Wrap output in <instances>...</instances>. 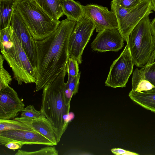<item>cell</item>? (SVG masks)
<instances>
[{
    "instance_id": "3957f363",
    "label": "cell",
    "mask_w": 155,
    "mask_h": 155,
    "mask_svg": "<svg viewBox=\"0 0 155 155\" xmlns=\"http://www.w3.org/2000/svg\"><path fill=\"white\" fill-rule=\"evenodd\" d=\"M15 8L35 40L50 36L61 22L51 17L33 0H22Z\"/></svg>"
},
{
    "instance_id": "5b68a950",
    "label": "cell",
    "mask_w": 155,
    "mask_h": 155,
    "mask_svg": "<svg viewBox=\"0 0 155 155\" xmlns=\"http://www.w3.org/2000/svg\"><path fill=\"white\" fill-rule=\"evenodd\" d=\"M12 29L13 43L10 48L1 50V53L11 68L14 77L19 85H22L23 83L35 84V69L32 65L20 40Z\"/></svg>"
},
{
    "instance_id": "8992f818",
    "label": "cell",
    "mask_w": 155,
    "mask_h": 155,
    "mask_svg": "<svg viewBox=\"0 0 155 155\" xmlns=\"http://www.w3.org/2000/svg\"><path fill=\"white\" fill-rule=\"evenodd\" d=\"M111 11L115 14L119 30L127 42L129 35L144 17L153 12L151 0H143L134 7L125 8L111 2Z\"/></svg>"
},
{
    "instance_id": "ffe728a7",
    "label": "cell",
    "mask_w": 155,
    "mask_h": 155,
    "mask_svg": "<svg viewBox=\"0 0 155 155\" xmlns=\"http://www.w3.org/2000/svg\"><path fill=\"white\" fill-rule=\"evenodd\" d=\"M11 130L34 131L25 123L15 119H0V132Z\"/></svg>"
},
{
    "instance_id": "8fae6325",
    "label": "cell",
    "mask_w": 155,
    "mask_h": 155,
    "mask_svg": "<svg viewBox=\"0 0 155 155\" xmlns=\"http://www.w3.org/2000/svg\"><path fill=\"white\" fill-rule=\"evenodd\" d=\"M25 106L17 92L9 85L0 91V119L8 120L16 117Z\"/></svg>"
},
{
    "instance_id": "9c48e42d",
    "label": "cell",
    "mask_w": 155,
    "mask_h": 155,
    "mask_svg": "<svg viewBox=\"0 0 155 155\" xmlns=\"http://www.w3.org/2000/svg\"><path fill=\"white\" fill-rule=\"evenodd\" d=\"M84 15L94 25L97 32L106 29L119 30L115 13L105 7L97 4L83 5Z\"/></svg>"
},
{
    "instance_id": "cb8c5ba5",
    "label": "cell",
    "mask_w": 155,
    "mask_h": 155,
    "mask_svg": "<svg viewBox=\"0 0 155 155\" xmlns=\"http://www.w3.org/2000/svg\"><path fill=\"white\" fill-rule=\"evenodd\" d=\"M81 72L75 77H68L67 83H65L64 90L68 91L73 96L78 92Z\"/></svg>"
},
{
    "instance_id": "4fadbf2b",
    "label": "cell",
    "mask_w": 155,
    "mask_h": 155,
    "mask_svg": "<svg viewBox=\"0 0 155 155\" xmlns=\"http://www.w3.org/2000/svg\"><path fill=\"white\" fill-rule=\"evenodd\" d=\"M24 144H38L48 146L54 144L42 135L35 131L11 130L0 132V144L3 145L11 141Z\"/></svg>"
},
{
    "instance_id": "484cf974",
    "label": "cell",
    "mask_w": 155,
    "mask_h": 155,
    "mask_svg": "<svg viewBox=\"0 0 155 155\" xmlns=\"http://www.w3.org/2000/svg\"><path fill=\"white\" fill-rule=\"evenodd\" d=\"M41 114L40 111L37 110L33 105H29L22 111L20 117L33 119L39 117Z\"/></svg>"
},
{
    "instance_id": "277c9868",
    "label": "cell",
    "mask_w": 155,
    "mask_h": 155,
    "mask_svg": "<svg viewBox=\"0 0 155 155\" xmlns=\"http://www.w3.org/2000/svg\"><path fill=\"white\" fill-rule=\"evenodd\" d=\"M149 15L144 17L130 33L127 45L134 65L141 68L155 51V36L152 34Z\"/></svg>"
},
{
    "instance_id": "ac0fdd59",
    "label": "cell",
    "mask_w": 155,
    "mask_h": 155,
    "mask_svg": "<svg viewBox=\"0 0 155 155\" xmlns=\"http://www.w3.org/2000/svg\"><path fill=\"white\" fill-rule=\"evenodd\" d=\"M16 4L13 0H0V30L10 25Z\"/></svg>"
},
{
    "instance_id": "7402d4cb",
    "label": "cell",
    "mask_w": 155,
    "mask_h": 155,
    "mask_svg": "<svg viewBox=\"0 0 155 155\" xmlns=\"http://www.w3.org/2000/svg\"><path fill=\"white\" fill-rule=\"evenodd\" d=\"M58 151L53 146H50L41 149L39 150L28 151L19 150L15 155H58Z\"/></svg>"
},
{
    "instance_id": "83f0119b",
    "label": "cell",
    "mask_w": 155,
    "mask_h": 155,
    "mask_svg": "<svg viewBox=\"0 0 155 155\" xmlns=\"http://www.w3.org/2000/svg\"><path fill=\"white\" fill-rule=\"evenodd\" d=\"M112 153L116 155H138L139 154L120 148H114L110 150Z\"/></svg>"
},
{
    "instance_id": "e0dca14e",
    "label": "cell",
    "mask_w": 155,
    "mask_h": 155,
    "mask_svg": "<svg viewBox=\"0 0 155 155\" xmlns=\"http://www.w3.org/2000/svg\"><path fill=\"white\" fill-rule=\"evenodd\" d=\"M52 18L59 20L64 15L59 0H33Z\"/></svg>"
},
{
    "instance_id": "ba28073f",
    "label": "cell",
    "mask_w": 155,
    "mask_h": 155,
    "mask_svg": "<svg viewBox=\"0 0 155 155\" xmlns=\"http://www.w3.org/2000/svg\"><path fill=\"white\" fill-rule=\"evenodd\" d=\"M134 65L127 45L119 57L111 64L105 85L113 88L126 87Z\"/></svg>"
},
{
    "instance_id": "7a4b0ae2",
    "label": "cell",
    "mask_w": 155,
    "mask_h": 155,
    "mask_svg": "<svg viewBox=\"0 0 155 155\" xmlns=\"http://www.w3.org/2000/svg\"><path fill=\"white\" fill-rule=\"evenodd\" d=\"M66 66L51 82L43 89L40 111L52 124L57 136L58 143L68 127L70 104L64 94V78Z\"/></svg>"
},
{
    "instance_id": "4316f807",
    "label": "cell",
    "mask_w": 155,
    "mask_h": 155,
    "mask_svg": "<svg viewBox=\"0 0 155 155\" xmlns=\"http://www.w3.org/2000/svg\"><path fill=\"white\" fill-rule=\"evenodd\" d=\"M143 0H112L111 2L120 7L129 8H134L137 5Z\"/></svg>"
},
{
    "instance_id": "9a60e30c",
    "label": "cell",
    "mask_w": 155,
    "mask_h": 155,
    "mask_svg": "<svg viewBox=\"0 0 155 155\" xmlns=\"http://www.w3.org/2000/svg\"><path fill=\"white\" fill-rule=\"evenodd\" d=\"M128 96L131 100L141 107L155 113V89L141 92L131 90Z\"/></svg>"
},
{
    "instance_id": "52a82bcc",
    "label": "cell",
    "mask_w": 155,
    "mask_h": 155,
    "mask_svg": "<svg viewBox=\"0 0 155 155\" xmlns=\"http://www.w3.org/2000/svg\"><path fill=\"white\" fill-rule=\"evenodd\" d=\"M95 29L92 22L84 16L77 21L70 35L68 43V56L82 63L84 50Z\"/></svg>"
},
{
    "instance_id": "6da1fadb",
    "label": "cell",
    "mask_w": 155,
    "mask_h": 155,
    "mask_svg": "<svg viewBox=\"0 0 155 155\" xmlns=\"http://www.w3.org/2000/svg\"><path fill=\"white\" fill-rule=\"evenodd\" d=\"M76 22L67 18L62 20L50 36L42 40H35L36 92L43 89L66 66L69 57V39Z\"/></svg>"
},
{
    "instance_id": "d4e9b609",
    "label": "cell",
    "mask_w": 155,
    "mask_h": 155,
    "mask_svg": "<svg viewBox=\"0 0 155 155\" xmlns=\"http://www.w3.org/2000/svg\"><path fill=\"white\" fill-rule=\"evenodd\" d=\"M79 64L75 59L68 57L66 67L68 77L73 78L79 74Z\"/></svg>"
},
{
    "instance_id": "7c38bea8",
    "label": "cell",
    "mask_w": 155,
    "mask_h": 155,
    "mask_svg": "<svg viewBox=\"0 0 155 155\" xmlns=\"http://www.w3.org/2000/svg\"><path fill=\"white\" fill-rule=\"evenodd\" d=\"M124 40L119 30L106 29L98 32L91 47L94 51L101 52L118 51L123 47Z\"/></svg>"
},
{
    "instance_id": "f1b7e54d",
    "label": "cell",
    "mask_w": 155,
    "mask_h": 155,
    "mask_svg": "<svg viewBox=\"0 0 155 155\" xmlns=\"http://www.w3.org/2000/svg\"><path fill=\"white\" fill-rule=\"evenodd\" d=\"M24 144L16 141H11L5 144L4 146L7 148L12 150L20 149Z\"/></svg>"
},
{
    "instance_id": "4dcf8cb0",
    "label": "cell",
    "mask_w": 155,
    "mask_h": 155,
    "mask_svg": "<svg viewBox=\"0 0 155 155\" xmlns=\"http://www.w3.org/2000/svg\"><path fill=\"white\" fill-rule=\"evenodd\" d=\"M151 2L153 10L155 12V0H151Z\"/></svg>"
},
{
    "instance_id": "44dd1931",
    "label": "cell",
    "mask_w": 155,
    "mask_h": 155,
    "mask_svg": "<svg viewBox=\"0 0 155 155\" xmlns=\"http://www.w3.org/2000/svg\"><path fill=\"white\" fill-rule=\"evenodd\" d=\"M143 75L155 87V51L152 54L148 62L140 69Z\"/></svg>"
},
{
    "instance_id": "5bb4252c",
    "label": "cell",
    "mask_w": 155,
    "mask_h": 155,
    "mask_svg": "<svg viewBox=\"0 0 155 155\" xmlns=\"http://www.w3.org/2000/svg\"><path fill=\"white\" fill-rule=\"evenodd\" d=\"M25 124L34 131L42 135L51 142L54 145L58 144L57 136L54 127L49 120L44 115L33 118H14Z\"/></svg>"
},
{
    "instance_id": "f546056e",
    "label": "cell",
    "mask_w": 155,
    "mask_h": 155,
    "mask_svg": "<svg viewBox=\"0 0 155 155\" xmlns=\"http://www.w3.org/2000/svg\"><path fill=\"white\" fill-rule=\"evenodd\" d=\"M151 28L153 35L155 36V18L151 22Z\"/></svg>"
},
{
    "instance_id": "1f68e13d",
    "label": "cell",
    "mask_w": 155,
    "mask_h": 155,
    "mask_svg": "<svg viewBox=\"0 0 155 155\" xmlns=\"http://www.w3.org/2000/svg\"><path fill=\"white\" fill-rule=\"evenodd\" d=\"M14 1H15L16 3L18 2H19L22 0H13Z\"/></svg>"
},
{
    "instance_id": "30bf717a",
    "label": "cell",
    "mask_w": 155,
    "mask_h": 155,
    "mask_svg": "<svg viewBox=\"0 0 155 155\" xmlns=\"http://www.w3.org/2000/svg\"><path fill=\"white\" fill-rule=\"evenodd\" d=\"M10 25L20 40L32 65L35 70L37 56L35 40L15 8L13 14Z\"/></svg>"
},
{
    "instance_id": "2e32d148",
    "label": "cell",
    "mask_w": 155,
    "mask_h": 155,
    "mask_svg": "<svg viewBox=\"0 0 155 155\" xmlns=\"http://www.w3.org/2000/svg\"><path fill=\"white\" fill-rule=\"evenodd\" d=\"M64 14L69 20L78 21L85 15L83 5L74 0H59Z\"/></svg>"
},
{
    "instance_id": "603a6c76",
    "label": "cell",
    "mask_w": 155,
    "mask_h": 155,
    "mask_svg": "<svg viewBox=\"0 0 155 155\" xmlns=\"http://www.w3.org/2000/svg\"><path fill=\"white\" fill-rule=\"evenodd\" d=\"M5 58L2 54L0 56V91L6 87L11 83V76L3 66Z\"/></svg>"
},
{
    "instance_id": "d6986e66",
    "label": "cell",
    "mask_w": 155,
    "mask_h": 155,
    "mask_svg": "<svg viewBox=\"0 0 155 155\" xmlns=\"http://www.w3.org/2000/svg\"><path fill=\"white\" fill-rule=\"evenodd\" d=\"M132 84V90L138 92H146L155 89V87L146 78L137 68L134 71Z\"/></svg>"
}]
</instances>
